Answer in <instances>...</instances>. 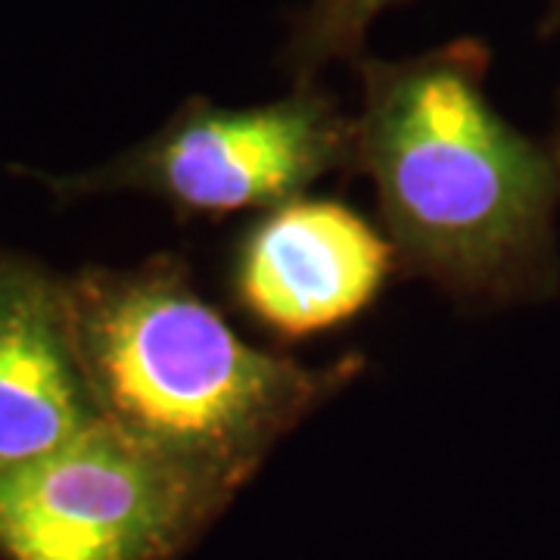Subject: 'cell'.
<instances>
[{
    "instance_id": "1",
    "label": "cell",
    "mask_w": 560,
    "mask_h": 560,
    "mask_svg": "<svg viewBox=\"0 0 560 560\" xmlns=\"http://www.w3.org/2000/svg\"><path fill=\"white\" fill-rule=\"evenodd\" d=\"M489 50L458 38L405 60L361 57L355 172H368L393 253L470 305L560 290L551 150L486 94Z\"/></svg>"
},
{
    "instance_id": "2",
    "label": "cell",
    "mask_w": 560,
    "mask_h": 560,
    "mask_svg": "<svg viewBox=\"0 0 560 560\" xmlns=\"http://www.w3.org/2000/svg\"><path fill=\"white\" fill-rule=\"evenodd\" d=\"M62 305L97 418L231 492L359 371L249 346L165 256L62 278Z\"/></svg>"
},
{
    "instance_id": "3",
    "label": "cell",
    "mask_w": 560,
    "mask_h": 560,
    "mask_svg": "<svg viewBox=\"0 0 560 560\" xmlns=\"http://www.w3.org/2000/svg\"><path fill=\"white\" fill-rule=\"evenodd\" d=\"M237 492L94 420L0 467V560H178Z\"/></svg>"
},
{
    "instance_id": "4",
    "label": "cell",
    "mask_w": 560,
    "mask_h": 560,
    "mask_svg": "<svg viewBox=\"0 0 560 560\" xmlns=\"http://www.w3.org/2000/svg\"><path fill=\"white\" fill-rule=\"evenodd\" d=\"M334 172H355V116L312 81L259 106L190 97L143 143L47 184L62 200L138 190L190 215H228L300 200Z\"/></svg>"
},
{
    "instance_id": "5",
    "label": "cell",
    "mask_w": 560,
    "mask_h": 560,
    "mask_svg": "<svg viewBox=\"0 0 560 560\" xmlns=\"http://www.w3.org/2000/svg\"><path fill=\"white\" fill-rule=\"evenodd\" d=\"M393 243L334 200H290L243 234L234 290L243 308L283 337L355 318L377 300Z\"/></svg>"
},
{
    "instance_id": "6",
    "label": "cell",
    "mask_w": 560,
    "mask_h": 560,
    "mask_svg": "<svg viewBox=\"0 0 560 560\" xmlns=\"http://www.w3.org/2000/svg\"><path fill=\"white\" fill-rule=\"evenodd\" d=\"M97 418L62 305V278L0 253V467L40 458Z\"/></svg>"
},
{
    "instance_id": "7",
    "label": "cell",
    "mask_w": 560,
    "mask_h": 560,
    "mask_svg": "<svg viewBox=\"0 0 560 560\" xmlns=\"http://www.w3.org/2000/svg\"><path fill=\"white\" fill-rule=\"evenodd\" d=\"M396 3L405 0H305L283 44V66L293 81L312 84L334 62H359L371 25Z\"/></svg>"
},
{
    "instance_id": "8",
    "label": "cell",
    "mask_w": 560,
    "mask_h": 560,
    "mask_svg": "<svg viewBox=\"0 0 560 560\" xmlns=\"http://www.w3.org/2000/svg\"><path fill=\"white\" fill-rule=\"evenodd\" d=\"M541 28H545L548 35H558L560 32V0H548V13H545Z\"/></svg>"
},
{
    "instance_id": "9",
    "label": "cell",
    "mask_w": 560,
    "mask_h": 560,
    "mask_svg": "<svg viewBox=\"0 0 560 560\" xmlns=\"http://www.w3.org/2000/svg\"><path fill=\"white\" fill-rule=\"evenodd\" d=\"M551 160H555V168H558V178H560V101H558V128H555V140H551Z\"/></svg>"
}]
</instances>
